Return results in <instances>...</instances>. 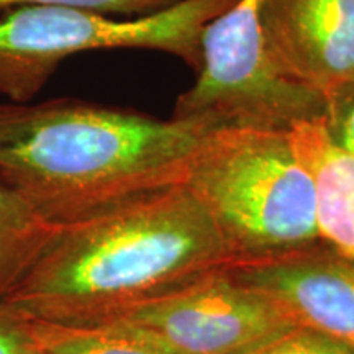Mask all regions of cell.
Masks as SVG:
<instances>
[{
  "mask_svg": "<svg viewBox=\"0 0 354 354\" xmlns=\"http://www.w3.org/2000/svg\"><path fill=\"white\" fill-rule=\"evenodd\" d=\"M250 354H354V351L330 336L294 326Z\"/></svg>",
  "mask_w": 354,
  "mask_h": 354,
  "instance_id": "obj_14",
  "label": "cell"
},
{
  "mask_svg": "<svg viewBox=\"0 0 354 354\" xmlns=\"http://www.w3.org/2000/svg\"><path fill=\"white\" fill-rule=\"evenodd\" d=\"M148 331L177 354H250L294 328L268 295L215 269L112 320Z\"/></svg>",
  "mask_w": 354,
  "mask_h": 354,
  "instance_id": "obj_6",
  "label": "cell"
},
{
  "mask_svg": "<svg viewBox=\"0 0 354 354\" xmlns=\"http://www.w3.org/2000/svg\"><path fill=\"white\" fill-rule=\"evenodd\" d=\"M21 354H55V353H51V351H48L46 348H43V346H39L38 343H35L32 338H30V342H28V344H26V346L24 348V351H21Z\"/></svg>",
  "mask_w": 354,
  "mask_h": 354,
  "instance_id": "obj_16",
  "label": "cell"
},
{
  "mask_svg": "<svg viewBox=\"0 0 354 354\" xmlns=\"http://www.w3.org/2000/svg\"><path fill=\"white\" fill-rule=\"evenodd\" d=\"M323 123L335 145L354 158V81L326 92Z\"/></svg>",
  "mask_w": 354,
  "mask_h": 354,
  "instance_id": "obj_13",
  "label": "cell"
},
{
  "mask_svg": "<svg viewBox=\"0 0 354 354\" xmlns=\"http://www.w3.org/2000/svg\"><path fill=\"white\" fill-rule=\"evenodd\" d=\"M264 0H234L205 26L197 81L177 99V118L276 128L323 118L325 95L274 68L263 32Z\"/></svg>",
  "mask_w": 354,
  "mask_h": 354,
  "instance_id": "obj_5",
  "label": "cell"
},
{
  "mask_svg": "<svg viewBox=\"0 0 354 354\" xmlns=\"http://www.w3.org/2000/svg\"><path fill=\"white\" fill-rule=\"evenodd\" d=\"M234 0H179L161 10L115 19L61 7H19L0 13V95L25 104L66 57L97 50H158L201 68L205 26Z\"/></svg>",
  "mask_w": 354,
  "mask_h": 354,
  "instance_id": "obj_4",
  "label": "cell"
},
{
  "mask_svg": "<svg viewBox=\"0 0 354 354\" xmlns=\"http://www.w3.org/2000/svg\"><path fill=\"white\" fill-rule=\"evenodd\" d=\"M225 268L268 295L295 326L354 351V259L320 241L284 254L236 259Z\"/></svg>",
  "mask_w": 354,
  "mask_h": 354,
  "instance_id": "obj_7",
  "label": "cell"
},
{
  "mask_svg": "<svg viewBox=\"0 0 354 354\" xmlns=\"http://www.w3.org/2000/svg\"><path fill=\"white\" fill-rule=\"evenodd\" d=\"M56 230L24 197L0 183V300L19 284Z\"/></svg>",
  "mask_w": 354,
  "mask_h": 354,
  "instance_id": "obj_11",
  "label": "cell"
},
{
  "mask_svg": "<svg viewBox=\"0 0 354 354\" xmlns=\"http://www.w3.org/2000/svg\"><path fill=\"white\" fill-rule=\"evenodd\" d=\"M232 263L184 184L57 227L2 302L30 320L99 325Z\"/></svg>",
  "mask_w": 354,
  "mask_h": 354,
  "instance_id": "obj_1",
  "label": "cell"
},
{
  "mask_svg": "<svg viewBox=\"0 0 354 354\" xmlns=\"http://www.w3.org/2000/svg\"><path fill=\"white\" fill-rule=\"evenodd\" d=\"M28 342L26 318L0 300V354H21Z\"/></svg>",
  "mask_w": 354,
  "mask_h": 354,
  "instance_id": "obj_15",
  "label": "cell"
},
{
  "mask_svg": "<svg viewBox=\"0 0 354 354\" xmlns=\"http://www.w3.org/2000/svg\"><path fill=\"white\" fill-rule=\"evenodd\" d=\"M26 330L55 354H177L148 331L118 322L79 326L26 318Z\"/></svg>",
  "mask_w": 354,
  "mask_h": 354,
  "instance_id": "obj_10",
  "label": "cell"
},
{
  "mask_svg": "<svg viewBox=\"0 0 354 354\" xmlns=\"http://www.w3.org/2000/svg\"><path fill=\"white\" fill-rule=\"evenodd\" d=\"M289 135L315 185L322 241L354 259V158L335 145L323 118L295 123Z\"/></svg>",
  "mask_w": 354,
  "mask_h": 354,
  "instance_id": "obj_9",
  "label": "cell"
},
{
  "mask_svg": "<svg viewBox=\"0 0 354 354\" xmlns=\"http://www.w3.org/2000/svg\"><path fill=\"white\" fill-rule=\"evenodd\" d=\"M274 68L323 95L354 81V0H264Z\"/></svg>",
  "mask_w": 354,
  "mask_h": 354,
  "instance_id": "obj_8",
  "label": "cell"
},
{
  "mask_svg": "<svg viewBox=\"0 0 354 354\" xmlns=\"http://www.w3.org/2000/svg\"><path fill=\"white\" fill-rule=\"evenodd\" d=\"M220 127L73 99L7 102L0 104V183L61 227L184 184L198 145Z\"/></svg>",
  "mask_w": 354,
  "mask_h": 354,
  "instance_id": "obj_2",
  "label": "cell"
},
{
  "mask_svg": "<svg viewBox=\"0 0 354 354\" xmlns=\"http://www.w3.org/2000/svg\"><path fill=\"white\" fill-rule=\"evenodd\" d=\"M184 185L214 221L232 261L322 241L315 185L287 130L215 128L190 159Z\"/></svg>",
  "mask_w": 354,
  "mask_h": 354,
  "instance_id": "obj_3",
  "label": "cell"
},
{
  "mask_svg": "<svg viewBox=\"0 0 354 354\" xmlns=\"http://www.w3.org/2000/svg\"><path fill=\"white\" fill-rule=\"evenodd\" d=\"M179 0H0V13L19 7H61L104 13V15H146L172 6Z\"/></svg>",
  "mask_w": 354,
  "mask_h": 354,
  "instance_id": "obj_12",
  "label": "cell"
}]
</instances>
